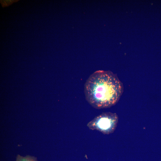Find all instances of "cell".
I'll return each instance as SVG.
<instances>
[{
	"label": "cell",
	"mask_w": 161,
	"mask_h": 161,
	"mask_svg": "<svg viewBox=\"0 0 161 161\" xmlns=\"http://www.w3.org/2000/svg\"><path fill=\"white\" fill-rule=\"evenodd\" d=\"M123 91V84L110 71L99 70L92 74L85 82L86 99L94 108H109L119 101Z\"/></svg>",
	"instance_id": "obj_1"
},
{
	"label": "cell",
	"mask_w": 161,
	"mask_h": 161,
	"mask_svg": "<svg viewBox=\"0 0 161 161\" xmlns=\"http://www.w3.org/2000/svg\"><path fill=\"white\" fill-rule=\"evenodd\" d=\"M118 121V116L116 113L105 112L96 117L87 126L92 130H97L104 134H109L114 131Z\"/></svg>",
	"instance_id": "obj_2"
},
{
	"label": "cell",
	"mask_w": 161,
	"mask_h": 161,
	"mask_svg": "<svg viewBox=\"0 0 161 161\" xmlns=\"http://www.w3.org/2000/svg\"><path fill=\"white\" fill-rule=\"evenodd\" d=\"M15 161H38L36 157L30 155L22 156L18 154L17 156Z\"/></svg>",
	"instance_id": "obj_3"
},
{
	"label": "cell",
	"mask_w": 161,
	"mask_h": 161,
	"mask_svg": "<svg viewBox=\"0 0 161 161\" xmlns=\"http://www.w3.org/2000/svg\"><path fill=\"white\" fill-rule=\"evenodd\" d=\"M1 3L3 7L7 6L10 5L14 2L15 1V0H1Z\"/></svg>",
	"instance_id": "obj_4"
}]
</instances>
